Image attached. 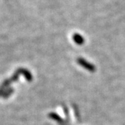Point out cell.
<instances>
[{
    "instance_id": "obj_1",
    "label": "cell",
    "mask_w": 125,
    "mask_h": 125,
    "mask_svg": "<svg viewBox=\"0 0 125 125\" xmlns=\"http://www.w3.org/2000/svg\"><path fill=\"white\" fill-rule=\"evenodd\" d=\"M20 75H21V74H20V72L17 70L15 71V72L10 77H9V78L6 79H5L3 81V83L0 85V94L1 93V92H3L4 90L7 89L9 88V85H10L12 83L17 81L18 80V79H19V76Z\"/></svg>"
},
{
    "instance_id": "obj_2",
    "label": "cell",
    "mask_w": 125,
    "mask_h": 125,
    "mask_svg": "<svg viewBox=\"0 0 125 125\" xmlns=\"http://www.w3.org/2000/svg\"><path fill=\"white\" fill-rule=\"evenodd\" d=\"M77 63L81 65L82 67H83L84 69L88 70V71L91 72H94L96 70V67L94 65L93 63H90L88 61H86L85 59L83 58H77Z\"/></svg>"
},
{
    "instance_id": "obj_3",
    "label": "cell",
    "mask_w": 125,
    "mask_h": 125,
    "mask_svg": "<svg viewBox=\"0 0 125 125\" xmlns=\"http://www.w3.org/2000/svg\"><path fill=\"white\" fill-rule=\"evenodd\" d=\"M18 70L21 75H23L25 77V79L27 81H31L33 80V75H32L31 72L28 70L27 69L20 67V68H18Z\"/></svg>"
},
{
    "instance_id": "obj_4",
    "label": "cell",
    "mask_w": 125,
    "mask_h": 125,
    "mask_svg": "<svg viewBox=\"0 0 125 125\" xmlns=\"http://www.w3.org/2000/svg\"><path fill=\"white\" fill-rule=\"evenodd\" d=\"M49 117L56 121L57 123H58L60 125H67V122H65V121L62 120L61 117L58 115L57 113H50L49 114Z\"/></svg>"
},
{
    "instance_id": "obj_5",
    "label": "cell",
    "mask_w": 125,
    "mask_h": 125,
    "mask_svg": "<svg viewBox=\"0 0 125 125\" xmlns=\"http://www.w3.org/2000/svg\"><path fill=\"white\" fill-rule=\"evenodd\" d=\"M72 39H73V41L78 45H82L85 42L84 38L80 34L77 33H74L72 36Z\"/></svg>"
},
{
    "instance_id": "obj_6",
    "label": "cell",
    "mask_w": 125,
    "mask_h": 125,
    "mask_svg": "<svg viewBox=\"0 0 125 125\" xmlns=\"http://www.w3.org/2000/svg\"><path fill=\"white\" fill-rule=\"evenodd\" d=\"M13 93V89L12 88H8L7 89L4 90L3 92H1V93L0 94V97L3 98H8Z\"/></svg>"
}]
</instances>
